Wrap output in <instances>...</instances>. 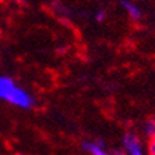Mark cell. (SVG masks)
Segmentation results:
<instances>
[{"label":"cell","mask_w":155,"mask_h":155,"mask_svg":"<svg viewBox=\"0 0 155 155\" xmlns=\"http://www.w3.org/2000/svg\"><path fill=\"white\" fill-rule=\"evenodd\" d=\"M144 130H145V134H147L150 138L155 137V120L154 122H148L147 124H145Z\"/></svg>","instance_id":"5b68a950"},{"label":"cell","mask_w":155,"mask_h":155,"mask_svg":"<svg viewBox=\"0 0 155 155\" xmlns=\"http://www.w3.org/2000/svg\"><path fill=\"white\" fill-rule=\"evenodd\" d=\"M81 150L87 154L91 155H105L108 154L106 151V144L102 138H97V140H85L81 143Z\"/></svg>","instance_id":"3957f363"},{"label":"cell","mask_w":155,"mask_h":155,"mask_svg":"<svg viewBox=\"0 0 155 155\" xmlns=\"http://www.w3.org/2000/svg\"><path fill=\"white\" fill-rule=\"evenodd\" d=\"M123 152L129 155H143L144 154V147L141 140L133 133H126L122 138Z\"/></svg>","instance_id":"7a4b0ae2"},{"label":"cell","mask_w":155,"mask_h":155,"mask_svg":"<svg viewBox=\"0 0 155 155\" xmlns=\"http://www.w3.org/2000/svg\"><path fill=\"white\" fill-rule=\"evenodd\" d=\"M122 6H123V8L126 10L127 15H129L133 21H138L141 18V10L136 3L130 2V0H122Z\"/></svg>","instance_id":"277c9868"},{"label":"cell","mask_w":155,"mask_h":155,"mask_svg":"<svg viewBox=\"0 0 155 155\" xmlns=\"http://www.w3.org/2000/svg\"><path fill=\"white\" fill-rule=\"evenodd\" d=\"M11 2H14V3H17V4H24V3H27L28 0H11Z\"/></svg>","instance_id":"ba28073f"},{"label":"cell","mask_w":155,"mask_h":155,"mask_svg":"<svg viewBox=\"0 0 155 155\" xmlns=\"http://www.w3.org/2000/svg\"><path fill=\"white\" fill-rule=\"evenodd\" d=\"M0 99L20 109H31L35 105L32 95L7 76H0Z\"/></svg>","instance_id":"6da1fadb"},{"label":"cell","mask_w":155,"mask_h":155,"mask_svg":"<svg viewBox=\"0 0 155 155\" xmlns=\"http://www.w3.org/2000/svg\"><path fill=\"white\" fill-rule=\"evenodd\" d=\"M148 154L155 155V137H151L150 141H148V147H147Z\"/></svg>","instance_id":"8992f818"},{"label":"cell","mask_w":155,"mask_h":155,"mask_svg":"<svg viewBox=\"0 0 155 155\" xmlns=\"http://www.w3.org/2000/svg\"><path fill=\"white\" fill-rule=\"evenodd\" d=\"M105 17H106V14H105L104 10H99V11H97V13H95V20H97V21H99V22L104 21Z\"/></svg>","instance_id":"52a82bcc"}]
</instances>
